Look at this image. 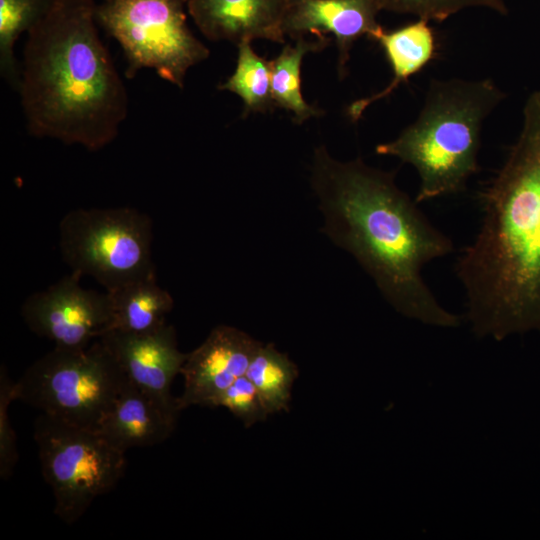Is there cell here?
Segmentation results:
<instances>
[{
  "label": "cell",
  "mask_w": 540,
  "mask_h": 540,
  "mask_svg": "<svg viewBox=\"0 0 540 540\" xmlns=\"http://www.w3.org/2000/svg\"><path fill=\"white\" fill-rule=\"evenodd\" d=\"M311 183L322 230L356 259L395 311L429 326L460 325L461 318L439 303L422 275L427 264L452 253L454 244L396 185L394 173L360 158L338 161L320 147Z\"/></svg>",
  "instance_id": "6da1fadb"
},
{
  "label": "cell",
  "mask_w": 540,
  "mask_h": 540,
  "mask_svg": "<svg viewBox=\"0 0 540 540\" xmlns=\"http://www.w3.org/2000/svg\"><path fill=\"white\" fill-rule=\"evenodd\" d=\"M480 206L479 230L455 265L471 330L498 341L540 332V90Z\"/></svg>",
  "instance_id": "7a4b0ae2"
},
{
  "label": "cell",
  "mask_w": 540,
  "mask_h": 540,
  "mask_svg": "<svg viewBox=\"0 0 540 540\" xmlns=\"http://www.w3.org/2000/svg\"><path fill=\"white\" fill-rule=\"evenodd\" d=\"M94 0H54L27 33L17 87L30 135L87 150L113 142L128 94L98 32Z\"/></svg>",
  "instance_id": "3957f363"
},
{
  "label": "cell",
  "mask_w": 540,
  "mask_h": 540,
  "mask_svg": "<svg viewBox=\"0 0 540 540\" xmlns=\"http://www.w3.org/2000/svg\"><path fill=\"white\" fill-rule=\"evenodd\" d=\"M503 98L490 79H433L416 120L375 151L416 169L418 204L457 194L478 170L483 122Z\"/></svg>",
  "instance_id": "277c9868"
},
{
  "label": "cell",
  "mask_w": 540,
  "mask_h": 540,
  "mask_svg": "<svg viewBox=\"0 0 540 540\" xmlns=\"http://www.w3.org/2000/svg\"><path fill=\"white\" fill-rule=\"evenodd\" d=\"M99 339L86 348L53 350L30 365L14 384L15 400L81 428L96 430L126 385Z\"/></svg>",
  "instance_id": "5b68a950"
},
{
  "label": "cell",
  "mask_w": 540,
  "mask_h": 540,
  "mask_svg": "<svg viewBox=\"0 0 540 540\" xmlns=\"http://www.w3.org/2000/svg\"><path fill=\"white\" fill-rule=\"evenodd\" d=\"M153 227L131 207L78 208L59 222V250L71 272L87 275L105 291L156 275Z\"/></svg>",
  "instance_id": "8992f818"
},
{
  "label": "cell",
  "mask_w": 540,
  "mask_h": 540,
  "mask_svg": "<svg viewBox=\"0 0 540 540\" xmlns=\"http://www.w3.org/2000/svg\"><path fill=\"white\" fill-rule=\"evenodd\" d=\"M189 0H103L96 20L115 39L127 62L125 75L142 69L183 88L188 70L206 60L210 50L187 24Z\"/></svg>",
  "instance_id": "52a82bcc"
},
{
  "label": "cell",
  "mask_w": 540,
  "mask_h": 540,
  "mask_svg": "<svg viewBox=\"0 0 540 540\" xmlns=\"http://www.w3.org/2000/svg\"><path fill=\"white\" fill-rule=\"evenodd\" d=\"M34 439L43 477L54 495V513L69 525L124 475L125 452L96 430L42 413L34 425Z\"/></svg>",
  "instance_id": "ba28073f"
},
{
  "label": "cell",
  "mask_w": 540,
  "mask_h": 540,
  "mask_svg": "<svg viewBox=\"0 0 540 540\" xmlns=\"http://www.w3.org/2000/svg\"><path fill=\"white\" fill-rule=\"evenodd\" d=\"M82 275L71 272L42 291L28 296L21 316L35 334L65 349L86 348L110 326L108 293L85 289Z\"/></svg>",
  "instance_id": "9c48e42d"
},
{
  "label": "cell",
  "mask_w": 540,
  "mask_h": 540,
  "mask_svg": "<svg viewBox=\"0 0 540 540\" xmlns=\"http://www.w3.org/2000/svg\"><path fill=\"white\" fill-rule=\"evenodd\" d=\"M117 363L126 382L179 413L171 384L187 355L177 347L176 332L167 323L141 333L110 330L98 338Z\"/></svg>",
  "instance_id": "30bf717a"
},
{
  "label": "cell",
  "mask_w": 540,
  "mask_h": 540,
  "mask_svg": "<svg viewBox=\"0 0 540 540\" xmlns=\"http://www.w3.org/2000/svg\"><path fill=\"white\" fill-rule=\"evenodd\" d=\"M260 344L237 328L215 327L182 366L184 392L176 398L178 410L192 405L215 408L224 391L245 375Z\"/></svg>",
  "instance_id": "8fae6325"
},
{
  "label": "cell",
  "mask_w": 540,
  "mask_h": 540,
  "mask_svg": "<svg viewBox=\"0 0 540 540\" xmlns=\"http://www.w3.org/2000/svg\"><path fill=\"white\" fill-rule=\"evenodd\" d=\"M374 0H289L283 30L298 40L306 34L325 38L332 34L338 47L339 76H345L350 50L362 36L368 38L381 25Z\"/></svg>",
  "instance_id": "7c38bea8"
},
{
  "label": "cell",
  "mask_w": 540,
  "mask_h": 540,
  "mask_svg": "<svg viewBox=\"0 0 540 540\" xmlns=\"http://www.w3.org/2000/svg\"><path fill=\"white\" fill-rule=\"evenodd\" d=\"M288 5L289 0H189L187 12L211 41L284 43Z\"/></svg>",
  "instance_id": "4fadbf2b"
},
{
  "label": "cell",
  "mask_w": 540,
  "mask_h": 540,
  "mask_svg": "<svg viewBox=\"0 0 540 540\" xmlns=\"http://www.w3.org/2000/svg\"><path fill=\"white\" fill-rule=\"evenodd\" d=\"M177 415L153 396L126 383L96 431L126 452L165 441L175 428Z\"/></svg>",
  "instance_id": "5bb4252c"
},
{
  "label": "cell",
  "mask_w": 540,
  "mask_h": 540,
  "mask_svg": "<svg viewBox=\"0 0 540 540\" xmlns=\"http://www.w3.org/2000/svg\"><path fill=\"white\" fill-rule=\"evenodd\" d=\"M369 38L383 49L392 70V80L383 90L349 105L347 114L352 121H358L368 106L391 95L402 83L424 69L437 53L434 32L428 21L423 19L391 31L380 26Z\"/></svg>",
  "instance_id": "9a60e30c"
},
{
  "label": "cell",
  "mask_w": 540,
  "mask_h": 540,
  "mask_svg": "<svg viewBox=\"0 0 540 540\" xmlns=\"http://www.w3.org/2000/svg\"><path fill=\"white\" fill-rule=\"evenodd\" d=\"M106 292L111 307V321L107 331L141 333L154 330L166 323V316L174 305L169 292L158 285L156 275L131 281Z\"/></svg>",
  "instance_id": "2e32d148"
},
{
  "label": "cell",
  "mask_w": 540,
  "mask_h": 540,
  "mask_svg": "<svg viewBox=\"0 0 540 540\" xmlns=\"http://www.w3.org/2000/svg\"><path fill=\"white\" fill-rule=\"evenodd\" d=\"M330 41L328 37L317 38L315 41L300 38L296 40L294 46L285 45L281 53L270 61L271 88L275 106L292 112L294 122L297 124L322 113L303 98L301 90L303 57L308 52L321 51Z\"/></svg>",
  "instance_id": "e0dca14e"
},
{
  "label": "cell",
  "mask_w": 540,
  "mask_h": 540,
  "mask_svg": "<svg viewBox=\"0 0 540 540\" xmlns=\"http://www.w3.org/2000/svg\"><path fill=\"white\" fill-rule=\"evenodd\" d=\"M245 376L256 388L268 415L288 410L298 370L286 354L276 350L273 344L261 343Z\"/></svg>",
  "instance_id": "ac0fdd59"
},
{
  "label": "cell",
  "mask_w": 540,
  "mask_h": 540,
  "mask_svg": "<svg viewBox=\"0 0 540 540\" xmlns=\"http://www.w3.org/2000/svg\"><path fill=\"white\" fill-rule=\"evenodd\" d=\"M53 1L0 0V74L15 90L20 79L15 44L44 17Z\"/></svg>",
  "instance_id": "d6986e66"
},
{
  "label": "cell",
  "mask_w": 540,
  "mask_h": 540,
  "mask_svg": "<svg viewBox=\"0 0 540 540\" xmlns=\"http://www.w3.org/2000/svg\"><path fill=\"white\" fill-rule=\"evenodd\" d=\"M250 41L237 44L238 57L235 71L219 90L237 94L244 103L243 116L251 112H267L275 106L271 88L270 61L257 55Z\"/></svg>",
  "instance_id": "ffe728a7"
},
{
  "label": "cell",
  "mask_w": 540,
  "mask_h": 540,
  "mask_svg": "<svg viewBox=\"0 0 540 540\" xmlns=\"http://www.w3.org/2000/svg\"><path fill=\"white\" fill-rule=\"evenodd\" d=\"M385 11L411 14L418 19L441 22L468 8H486L505 15L508 9L503 0H374Z\"/></svg>",
  "instance_id": "44dd1931"
},
{
  "label": "cell",
  "mask_w": 540,
  "mask_h": 540,
  "mask_svg": "<svg viewBox=\"0 0 540 540\" xmlns=\"http://www.w3.org/2000/svg\"><path fill=\"white\" fill-rule=\"evenodd\" d=\"M227 408L235 417L242 420L246 427L263 421L268 416L261 398L245 376L239 377L219 397L216 407Z\"/></svg>",
  "instance_id": "7402d4cb"
},
{
  "label": "cell",
  "mask_w": 540,
  "mask_h": 540,
  "mask_svg": "<svg viewBox=\"0 0 540 540\" xmlns=\"http://www.w3.org/2000/svg\"><path fill=\"white\" fill-rule=\"evenodd\" d=\"M14 384L1 367L0 374V475L6 480L13 472L18 460L16 438L8 419V407L15 400Z\"/></svg>",
  "instance_id": "603a6c76"
}]
</instances>
